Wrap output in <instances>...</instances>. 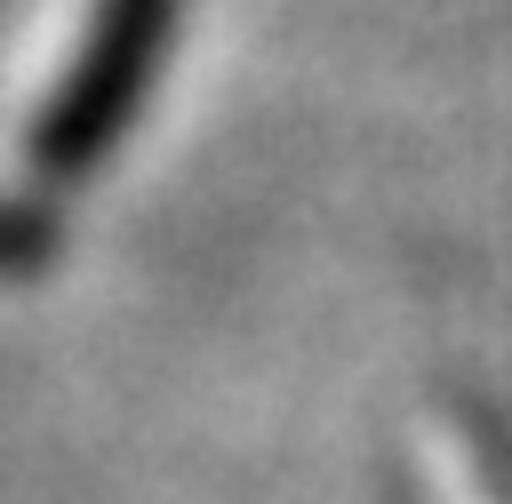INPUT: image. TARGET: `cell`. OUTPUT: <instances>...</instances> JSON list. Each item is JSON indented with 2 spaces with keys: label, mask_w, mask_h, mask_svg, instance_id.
Returning a JSON list of instances; mask_svg holds the SVG:
<instances>
[{
  "label": "cell",
  "mask_w": 512,
  "mask_h": 504,
  "mask_svg": "<svg viewBox=\"0 0 512 504\" xmlns=\"http://www.w3.org/2000/svg\"><path fill=\"white\" fill-rule=\"evenodd\" d=\"M168 32H176V0H104L96 8L88 48L72 56L56 104L32 120V168L40 176L72 184L120 144V128L136 120V104H144V88L160 72Z\"/></svg>",
  "instance_id": "1"
},
{
  "label": "cell",
  "mask_w": 512,
  "mask_h": 504,
  "mask_svg": "<svg viewBox=\"0 0 512 504\" xmlns=\"http://www.w3.org/2000/svg\"><path fill=\"white\" fill-rule=\"evenodd\" d=\"M40 248H56V224L16 208V200H0V264H32Z\"/></svg>",
  "instance_id": "2"
}]
</instances>
